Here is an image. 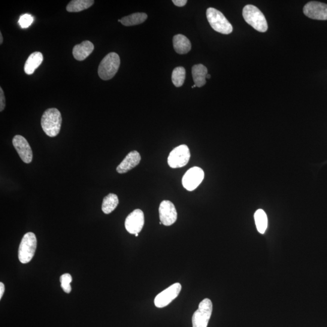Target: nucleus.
Masks as SVG:
<instances>
[{
    "label": "nucleus",
    "mask_w": 327,
    "mask_h": 327,
    "mask_svg": "<svg viewBox=\"0 0 327 327\" xmlns=\"http://www.w3.org/2000/svg\"><path fill=\"white\" fill-rule=\"evenodd\" d=\"M62 123V114L56 108H48L42 115L41 127L45 134L50 137H54L59 135Z\"/></svg>",
    "instance_id": "f257e3e1"
},
{
    "label": "nucleus",
    "mask_w": 327,
    "mask_h": 327,
    "mask_svg": "<svg viewBox=\"0 0 327 327\" xmlns=\"http://www.w3.org/2000/svg\"><path fill=\"white\" fill-rule=\"evenodd\" d=\"M242 15L245 21L257 31L265 32L268 30V24L264 15L256 6H245L242 11Z\"/></svg>",
    "instance_id": "f03ea898"
},
{
    "label": "nucleus",
    "mask_w": 327,
    "mask_h": 327,
    "mask_svg": "<svg viewBox=\"0 0 327 327\" xmlns=\"http://www.w3.org/2000/svg\"><path fill=\"white\" fill-rule=\"evenodd\" d=\"M120 66L119 56L117 53H109L99 64L98 71L99 77L103 80H111L116 75Z\"/></svg>",
    "instance_id": "7ed1b4c3"
},
{
    "label": "nucleus",
    "mask_w": 327,
    "mask_h": 327,
    "mask_svg": "<svg viewBox=\"0 0 327 327\" xmlns=\"http://www.w3.org/2000/svg\"><path fill=\"white\" fill-rule=\"evenodd\" d=\"M209 24L215 31L228 35L233 31V27L222 12L217 9L210 8L206 12Z\"/></svg>",
    "instance_id": "20e7f679"
},
{
    "label": "nucleus",
    "mask_w": 327,
    "mask_h": 327,
    "mask_svg": "<svg viewBox=\"0 0 327 327\" xmlns=\"http://www.w3.org/2000/svg\"><path fill=\"white\" fill-rule=\"evenodd\" d=\"M37 245L36 236L32 232L24 235L18 249V258L22 263H28L34 256Z\"/></svg>",
    "instance_id": "39448f33"
},
{
    "label": "nucleus",
    "mask_w": 327,
    "mask_h": 327,
    "mask_svg": "<svg viewBox=\"0 0 327 327\" xmlns=\"http://www.w3.org/2000/svg\"><path fill=\"white\" fill-rule=\"evenodd\" d=\"M212 310L213 304L210 299H204L200 302L198 310L193 315V327H207Z\"/></svg>",
    "instance_id": "423d86ee"
},
{
    "label": "nucleus",
    "mask_w": 327,
    "mask_h": 327,
    "mask_svg": "<svg viewBox=\"0 0 327 327\" xmlns=\"http://www.w3.org/2000/svg\"><path fill=\"white\" fill-rule=\"evenodd\" d=\"M190 151L186 145H181L173 150L168 157V164L173 169L183 168L189 162Z\"/></svg>",
    "instance_id": "0eeeda50"
},
{
    "label": "nucleus",
    "mask_w": 327,
    "mask_h": 327,
    "mask_svg": "<svg viewBox=\"0 0 327 327\" xmlns=\"http://www.w3.org/2000/svg\"><path fill=\"white\" fill-rule=\"evenodd\" d=\"M204 178V172L198 167H193L185 174L182 180L183 186L187 190L193 191L202 183Z\"/></svg>",
    "instance_id": "6e6552de"
},
{
    "label": "nucleus",
    "mask_w": 327,
    "mask_h": 327,
    "mask_svg": "<svg viewBox=\"0 0 327 327\" xmlns=\"http://www.w3.org/2000/svg\"><path fill=\"white\" fill-rule=\"evenodd\" d=\"M181 285L175 283L160 293L154 299V305L157 308L166 307L177 298L181 290Z\"/></svg>",
    "instance_id": "1a4fd4ad"
},
{
    "label": "nucleus",
    "mask_w": 327,
    "mask_h": 327,
    "mask_svg": "<svg viewBox=\"0 0 327 327\" xmlns=\"http://www.w3.org/2000/svg\"><path fill=\"white\" fill-rule=\"evenodd\" d=\"M144 225V214L140 209H136L128 215L125 221L127 231L135 235L140 232Z\"/></svg>",
    "instance_id": "9d476101"
},
{
    "label": "nucleus",
    "mask_w": 327,
    "mask_h": 327,
    "mask_svg": "<svg viewBox=\"0 0 327 327\" xmlns=\"http://www.w3.org/2000/svg\"><path fill=\"white\" fill-rule=\"evenodd\" d=\"M12 144L24 163L29 164L32 161V148L25 138L19 135L15 136L12 140Z\"/></svg>",
    "instance_id": "9b49d317"
},
{
    "label": "nucleus",
    "mask_w": 327,
    "mask_h": 327,
    "mask_svg": "<svg viewBox=\"0 0 327 327\" xmlns=\"http://www.w3.org/2000/svg\"><path fill=\"white\" fill-rule=\"evenodd\" d=\"M304 14L311 19L327 20V5L325 3L311 2L304 6Z\"/></svg>",
    "instance_id": "f8f14e48"
},
{
    "label": "nucleus",
    "mask_w": 327,
    "mask_h": 327,
    "mask_svg": "<svg viewBox=\"0 0 327 327\" xmlns=\"http://www.w3.org/2000/svg\"><path fill=\"white\" fill-rule=\"evenodd\" d=\"M159 213L160 222L166 226H172L177 220V211L171 201H163L160 203Z\"/></svg>",
    "instance_id": "ddd939ff"
},
{
    "label": "nucleus",
    "mask_w": 327,
    "mask_h": 327,
    "mask_svg": "<svg viewBox=\"0 0 327 327\" xmlns=\"http://www.w3.org/2000/svg\"><path fill=\"white\" fill-rule=\"evenodd\" d=\"M141 159L140 154L137 151H130L120 165L117 167V171L121 174H126L137 166L140 162Z\"/></svg>",
    "instance_id": "4468645a"
},
{
    "label": "nucleus",
    "mask_w": 327,
    "mask_h": 327,
    "mask_svg": "<svg viewBox=\"0 0 327 327\" xmlns=\"http://www.w3.org/2000/svg\"><path fill=\"white\" fill-rule=\"evenodd\" d=\"M94 50L92 42L84 41L81 44L75 45L73 48V56L78 61H83L90 56Z\"/></svg>",
    "instance_id": "2eb2a0df"
},
{
    "label": "nucleus",
    "mask_w": 327,
    "mask_h": 327,
    "mask_svg": "<svg viewBox=\"0 0 327 327\" xmlns=\"http://www.w3.org/2000/svg\"><path fill=\"white\" fill-rule=\"evenodd\" d=\"M43 56L39 51H35L29 57L24 65V72L27 75H32L35 70L41 65Z\"/></svg>",
    "instance_id": "dca6fc26"
},
{
    "label": "nucleus",
    "mask_w": 327,
    "mask_h": 327,
    "mask_svg": "<svg viewBox=\"0 0 327 327\" xmlns=\"http://www.w3.org/2000/svg\"><path fill=\"white\" fill-rule=\"evenodd\" d=\"M174 49L179 54L189 53L192 48V44L186 36L181 34L176 35L173 39Z\"/></svg>",
    "instance_id": "f3484780"
},
{
    "label": "nucleus",
    "mask_w": 327,
    "mask_h": 327,
    "mask_svg": "<svg viewBox=\"0 0 327 327\" xmlns=\"http://www.w3.org/2000/svg\"><path fill=\"white\" fill-rule=\"evenodd\" d=\"M192 73L194 83L196 87L204 86L206 83V77L208 74L207 68L202 65H196L193 66Z\"/></svg>",
    "instance_id": "a211bd4d"
},
{
    "label": "nucleus",
    "mask_w": 327,
    "mask_h": 327,
    "mask_svg": "<svg viewBox=\"0 0 327 327\" xmlns=\"http://www.w3.org/2000/svg\"><path fill=\"white\" fill-rule=\"evenodd\" d=\"M147 15L145 13H134L123 17L118 20L119 22L125 26H132L138 25L143 23L147 20Z\"/></svg>",
    "instance_id": "6ab92c4d"
},
{
    "label": "nucleus",
    "mask_w": 327,
    "mask_h": 327,
    "mask_svg": "<svg viewBox=\"0 0 327 327\" xmlns=\"http://www.w3.org/2000/svg\"><path fill=\"white\" fill-rule=\"evenodd\" d=\"M93 0H73L67 6L66 10L69 12H79L86 10L92 6Z\"/></svg>",
    "instance_id": "aec40b11"
},
{
    "label": "nucleus",
    "mask_w": 327,
    "mask_h": 327,
    "mask_svg": "<svg viewBox=\"0 0 327 327\" xmlns=\"http://www.w3.org/2000/svg\"><path fill=\"white\" fill-rule=\"evenodd\" d=\"M119 204L117 195L114 193H109L103 199L102 210L105 214H110L117 208Z\"/></svg>",
    "instance_id": "412c9836"
},
{
    "label": "nucleus",
    "mask_w": 327,
    "mask_h": 327,
    "mask_svg": "<svg viewBox=\"0 0 327 327\" xmlns=\"http://www.w3.org/2000/svg\"><path fill=\"white\" fill-rule=\"evenodd\" d=\"M254 217L257 231L261 234H263L268 226L267 216H266L265 212L262 209H259L254 213Z\"/></svg>",
    "instance_id": "4be33fe9"
},
{
    "label": "nucleus",
    "mask_w": 327,
    "mask_h": 327,
    "mask_svg": "<svg viewBox=\"0 0 327 327\" xmlns=\"http://www.w3.org/2000/svg\"><path fill=\"white\" fill-rule=\"evenodd\" d=\"M186 79V70L183 67H177L173 71L172 81L175 86L180 87L183 86Z\"/></svg>",
    "instance_id": "5701e85b"
},
{
    "label": "nucleus",
    "mask_w": 327,
    "mask_h": 327,
    "mask_svg": "<svg viewBox=\"0 0 327 327\" xmlns=\"http://www.w3.org/2000/svg\"><path fill=\"white\" fill-rule=\"evenodd\" d=\"M72 281V278L71 275L69 274H64L60 277L61 286L65 293H70L71 292V283Z\"/></svg>",
    "instance_id": "b1692460"
},
{
    "label": "nucleus",
    "mask_w": 327,
    "mask_h": 327,
    "mask_svg": "<svg viewBox=\"0 0 327 327\" xmlns=\"http://www.w3.org/2000/svg\"><path fill=\"white\" fill-rule=\"evenodd\" d=\"M33 18L30 14H24L20 17L19 21L20 25L22 28H27L33 23Z\"/></svg>",
    "instance_id": "393cba45"
},
{
    "label": "nucleus",
    "mask_w": 327,
    "mask_h": 327,
    "mask_svg": "<svg viewBox=\"0 0 327 327\" xmlns=\"http://www.w3.org/2000/svg\"><path fill=\"white\" fill-rule=\"evenodd\" d=\"M6 106V98L4 92L2 87H0V111H4Z\"/></svg>",
    "instance_id": "a878e982"
},
{
    "label": "nucleus",
    "mask_w": 327,
    "mask_h": 327,
    "mask_svg": "<svg viewBox=\"0 0 327 327\" xmlns=\"http://www.w3.org/2000/svg\"><path fill=\"white\" fill-rule=\"evenodd\" d=\"M172 2L178 7H183L187 4V1L186 0H173Z\"/></svg>",
    "instance_id": "bb28decb"
},
{
    "label": "nucleus",
    "mask_w": 327,
    "mask_h": 327,
    "mask_svg": "<svg viewBox=\"0 0 327 327\" xmlns=\"http://www.w3.org/2000/svg\"><path fill=\"white\" fill-rule=\"evenodd\" d=\"M5 287L4 284L0 283V299H2L3 294L5 293Z\"/></svg>",
    "instance_id": "cd10ccee"
},
{
    "label": "nucleus",
    "mask_w": 327,
    "mask_h": 327,
    "mask_svg": "<svg viewBox=\"0 0 327 327\" xmlns=\"http://www.w3.org/2000/svg\"><path fill=\"white\" fill-rule=\"evenodd\" d=\"M3 42V38L2 32L0 33V44H2Z\"/></svg>",
    "instance_id": "c85d7f7f"
},
{
    "label": "nucleus",
    "mask_w": 327,
    "mask_h": 327,
    "mask_svg": "<svg viewBox=\"0 0 327 327\" xmlns=\"http://www.w3.org/2000/svg\"><path fill=\"white\" fill-rule=\"evenodd\" d=\"M211 78V75L210 74H207V77H206V79H210Z\"/></svg>",
    "instance_id": "c756f323"
},
{
    "label": "nucleus",
    "mask_w": 327,
    "mask_h": 327,
    "mask_svg": "<svg viewBox=\"0 0 327 327\" xmlns=\"http://www.w3.org/2000/svg\"><path fill=\"white\" fill-rule=\"evenodd\" d=\"M196 87V85L195 84V85H193V86L192 87V88H194V87Z\"/></svg>",
    "instance_id": "7c9ffc66"
},
{
    "label": "nucleus",
    "mask_w": 327,
    "mask_h": 327,
    "mask_svg": "<svg viewBox=\"0 0 327 327\" xmlns=\"http://www.w3.org/2000/svg\"><path fill=\"white\" fill-rule=\"evenodd\" d=\"M138 236V233H136V234H135V236H136V237H137Z\"/></svg>",
    "instance_id": "2f4dec72"
}]
</instances>
